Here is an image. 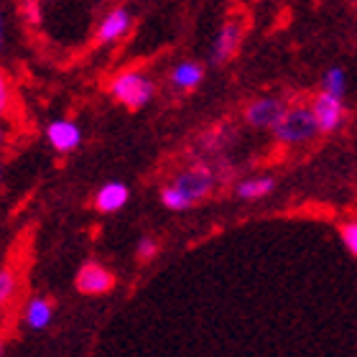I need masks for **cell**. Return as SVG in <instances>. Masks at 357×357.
Listing matches in <instances>:
<instances>
[{
	"mask_svg": "<svg viewBox=\"0 0 357 357\" xmlns=\"http://www.w3.org/2000/svg\"><path fill=\"white\" fill-rule=\"evenodd\" d=\"M0 49H3V13H0Z\"/></svg>",
	"mask_w": 357,
	"mask_h": 357,
	"instance_id": "obj_21",
	"label": "cell"
},
{
	"mask_svg": "<svg viewBox=\"0 0 357 357\" xmlns=\"http://www.w3.org/2000/svg\"><path fill=\"white\" fill-rule=\"evenodd\" d=\"M26 18H29L31 26H38V23H41V8L29 3V6H26Z\"/></svg>",
	"mask_w": 357,
	"mask_h": 357,
	"instance_id": "obj_19",
	"label": "cell"
},
{
	"mask_svg": "<svg viewBox=\"0 0 357 357\" xmlns=\"http://www.w3.org/2000/svg\"><path fill=\"white\" fill-rule=\"evenodd\" d=\"M130 199V189L123 181H107L105 186H100V192L95 197V207L105 215L118 212L120 207H126Z\"/></svg>",
	"mask_w": 357,
	"mask_h": 357,
	"instance_id": "obj_9",
	"label": "cell"
},
{
	"mask_svg": "<svg viewBox=\"0 0 357 357\" xmlns=\"http://www.w3.org/2000/svg\"><path fill=\"white\" fill-rule=\"evenodd\" d=\"M110 92L118 102H123L130 110H138V107L151 102V97L156 92V84L141 72H126V75L115 77Z\"/></svg>",
	"mask_w": 357,
	"mask_h": 357,
	"instance_id": "obj_2",
	"label": "cell"
},
{
	"mask_svg": "<svg viewBox=\"0 0 357 357\" xmlns=\"http://www.w3.org/2000/svg\"><path fill=\"white\" fill-rule=\"evenodd\" d=\"M204 79V69L197 61H181L172 72V82L176 89H192Z\"/></svg>",
	"mask_w": 357,
	"mask_h": 357,
	"instance_id": "obj_12",
	"label": "cell"
},
{
	"mask_svg": "<svg viewBox=\"0 0 357 357\" xmlns=\"http://www.w3.org/2000/svg\"><path fill=\"white\" fill-rule=\"evenodd\" d=\"M240 41H243V21L240 18H230L227 23H222V29L217 31L215 44H212V52H209V64H225L232 54L238 52Z\"/></svg>",
	"mask_w": 357,
	"mask_h": 357,
	"instance_id": "obj_5",
	"label": "cell"
},
{
	"mask_svg": "<svg viewBox=\"0 0 357 357\" xmlns=\"http://www.w3.org/2000/svg\"><path fill=\"white\" fill-rule=\"evenodd\" d=\"M275 138L281 143H304L312 141L314 135L319 133V126H317V118H314L312 107H304V105H296V107H289L283 120L275 126Z\"/></svg>",
	"mask_w": 357,
	"mask_h": 357,
	"instance_id": "obj_1",
	"label": "cell"
},
{
	"mask_svg": "<svg viewBox=\"0 0 357 357\" xmlns=\"http://www.w3.org/2000/svg\"><path fill=\"white\" fill-rule=\"evenodd\" d=\"M54 319V306L49 298H31V304L26 306V324L31 329H46Z\"/></svg>",
	"mask_w": 357,
	"mask_h": 357,
	"instance_id": "obj_11",
	"label": "cell"
},
{
	"mask_svg": "<svg viewBox=\"0 0 357 357\" xmlns=\"http://www.w3.org/2000/svg\"><path fill=\"white\" fill-rule=\"evenodd\" d=\"M128 29H130V13H128L126 8H115V10H110V13L102 18V23H100V29H97V41L110 44V41L123 36Z\"/></svg>",
	"mask_w": 357,
	"mask_h": 357,
	"instance_id": "obj_10",
	"label": "cell"
},
{
	"mask_svg": "<svg viewBox=\"0 0 357 357\" xmlns=\"http://www.w3.org/2000/svg\"><path fill=\"white\" fill-rule=\"evenodd\" d=\"M158 253V240L151 238V235H146V238L138 240V258H143V261H149V258H153V255Z\"/></svg>",
	"mask_w": 357,
	"mask_h": 357,
	"instance_id": "obj_18",
	"label": "cell"
},
{
	"mask_svg": "<svg viewBox=\"0 0 357 357\" xmlns=\"http://www.w3.org/2000/svg\"><path fill=\"white\" fill-rule=\"evenodd\" d=\"M0 357H3V342H0Z\"/></svg>",
	"mask_w": 357,
	"mask_h": 357,
	"instance_id": "obj_22",
	"label": "cell"
},
{
	"mask_svg": "<svg viewBox=\"0 0 357 357\" xmlns=\"http://www.w3.org/2000/svg\"><path fill=\"white\" fill-rule=\"evenodd\" d=\"M15 294V275L10 271H0V306Z\"/></svg>",
	"mask_w": 357,
	"mask_h": 357,
	"instance_id": "obj_17",
	"label": "cell"
},
{
	"mask_svg": "<svg viewBox=\"0 0 357 357\" xmlns=\"http://www.w3.org/2000/svg\"><path fill=\"white\" fill-rule=\"evenodd\" d=\"M46 138H49L54 151L69 153V151H75L82 143V130L72 120H54V123L46 126Z\"/></svg>",
	"mask_w": 357,
	"mask_h": 357,
	"instance_id": "obj_8",
	"label": "cell"
},
{
	"mask_svg": "<svg viewBox=\"0 0 357 357\" xmlns=\"http://www.w3.org/2000/svg\"><path fill=\"white\" fill-rule=\"evenodd\" d=\"M286 110H289L286 102L278 100V97H261V100H255V102L248 105L245 120H248V126H253V128H271V130H275V126L283 120Z\"/></svg>",
	"mask_w": 357,
	"mask_h": 357,
	"instance_id": "obj_6",
	"label": "cell"
},
{
	"mask_svg": "<svg viewBox=\"0 0 357 357\" xmlns=\"http://www.w3.org/2000/svg\"><path fill=\"white\" fill-rule=\"evenodd\" d=\"M321 92L335 97H344L347 92V75H344L342 67H329L321 77Z\"/></svg>",
	"mask_w": 357,
	"mask_h": 357,
	"instance_id": "obj_14",
	"label": "cell"
},
{
	"mask_svg": "<svg viewBox=\"0 0 357 357\" xmlns=\"http://www.w3.org/2000/svg\"><path fill=\"white\" fill-rule=\"evenodd\" d=\"M172 186H176L189 202H199L202 197H207V194L212 192L215 174L209 172L207 166H192V169H186V172L178 174Z\"/></svg>",
	"mask_w": 357,
	"mask_h": 357,
	"instance_id": "obj_4",
	"label": "cell"
},
{
	"mask_svg": "<svg viewBox=\"0 0 357 357\" xmlns=\"http://www.w3.org/2000/svg\"><path fill=\"white\" fill-rule=\"evenodd\" d=\"M275 189V178L273 176H255V178H245L240 181L235 194L240 199H263Z\"/></svg>",
	"mask_w": 357,
	"mask_h": 357,
	"instance_id": "obj_13",
	"label": "cell"
},
{
	"mask_svg": "<svg viewBox=\"0 0 357 357\" xmlns=\"http://www.w3.org/2000/svg\"><path fill=\"white\" fill-rule=\"evenodd\" d=\"M6 107H8V82H6V77L0 75V118H3Z\"/></svg>",
	"mask_w": 357,
	"mask_h": 357,
	"instance_id": "obj_20",
	"label": "cell"
},
{
	"mask_svg": "<svg viewBox=\"0 0 357 357\" xmlns=\"http://www.w3.org/2000/svg\"><path fill=\"white\" fill-rule=\"evenodd\" d=\"M340 235H342L344 248H347V250H350V253L357 258V220H352V222H344L342 230H340Z\"/></svg>",
	"mask_w": 357,
	"mask_h": 357,
	"instance_id": "obj_16",
	"label": "cell"
},
{
	"mask_svg": "<svg viewBox=\"0 0 357 357\" xmlns=\"http://www.w3.org/2000/svg\"><path fill=\"white\" fill-rule=\"evenodd\" d=\"M0 141H3V130H0Z\"/></svg>",
	"mask_w": 357,
	"mask_h": 357,
	"instance_id": "obj_23",
	"label": "cell"
},
{
	"mask_svg": "<svg viewBox=\"0 0 357 357\" xmlns=\"http://www.w3.org/2000/svg\"><path fill=\"white\" fill-rule=\"evenodd\" d=\"M112 273L100 263H84L77 273L75 286L79 289V294H87V296H97V294H107L112 289Z\"/></svg>",
	"mask_w": 357,
	"mask_h": 357,
	"instance_id": "obj_7",
	"label": "cell"
},
{
	"mask_svg": "<svg viewBox=\"0 0 357 357\" xmlns=\"http://www.w3.org/2000/svg\"><path fill=\"white\" fill-rule=\"evenodd\" d=\"M161 202H164V207L172 209V212H184V209H189L194 204V202H189L184 194L178 192L176 186H166L164 192H161Z\"/></svg>",
	"mask_w": 357,
	"mask_h": 357,
	"instance_id": "obj_15",
	"label": "cell"
},
{
	"mask_svg": "<svg viewBox=\"0 0 357 357\" xmlns=\"http://www.w3.org/2000/svg\"><path fill=\"white\" fill-rule=\"evenodd\" d=\"M312 112L317 118V126H319V133H335L340 130V126L344 123V100L342 97L327 95V92H319L317 100L312 105Z\"/></svg>",
	"mask_w": 357,
	"mask_h": 357,
	"instance_id": "obj_3",
	"label": "cell"
}]
</instances>
